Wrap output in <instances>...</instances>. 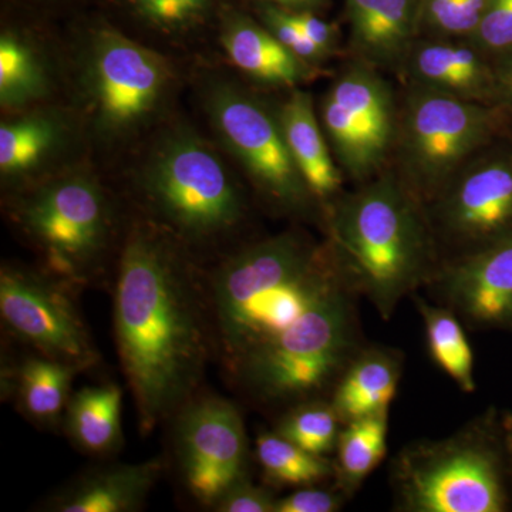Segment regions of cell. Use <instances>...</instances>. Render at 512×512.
<instances>
[{"mask_svg": "<svg viewBox=\"0 0 512 512\" xmlns=\"http://www.w3.org/2000/svg\"><path fill=\"white\" fill-rule=\"evenodd\" d=\"M143 190L165 227L187 241L220 238L244 218V201L227 167L188 131L158 144L144 170Z\"/></svg>", "mask_w": 512, "mask_h": 512, "instance_id": "obj_4", "label": "cell"}, {"mask_svg": "<svg viewBox=\"0 0 512 512\" xmlns=\"http://www.w3.org/2000/svg\"><path fill=\"white\" fill-rule=\"evenodd\" d=\"M79 372L76 367L42 355L23 360L16 367L13 390L20 409L36 423L55 426L63 420Z\"/></svg>", "mask_w": 512, "mask_h": 512, "instance_id": "obj_24", "label": "cell"}, {"mask_svg": "<svg viewBox=\"0 0 512 512\" xmlns=\"http://www.w3.org/2000/svg\"><path fill=\"white\" fill-rule=\"evenodd\" d=\"M73 291V285L50 272L3 266L0 316L10 335L39 355L83 372L99 362V355Z\"/></svg>", "mask_w": 512, "mask_h": 512, "instance_id": "obj_12", "label": "cell"}, {"mask_svg": "<svg viewBox=\"0 0 512 512\" xmlns=\"http://www.w3.org/2000/svg\"><path fill=\"white\" fill-rule=\"evenodd\" d=\"M352 45L373 67H403L421 29L420 0H345Z\"/></svg>", "mask_w": 512, "mask_h": 512, "instance_id": "obj_17", "label": "cell"}, {"mask_svg": "<svg viewBox=\"0 0 512 512\" xmlns=\"http://www.w3.org/2000/svg\"><path fill=\"white\" fill-rule=\"evenodd\" d=\"M207 109L222 144L266 200L306 214L315 197L293 161L276 111L231 84L212 87Z\"/></svg>", "mask_w": 512, "mask_h": 512, "instance_id": "obj_10", "label": "cell"}, {"mask_svg": "<svg viewBox=\"0 0 512 512\" xmlns=\"http://www.w3.org/2000/svg\"><path fill=\"white\" fill-rule=\"evenodd\" d=\"M141 18L161 29H180L204 15L210 0H130Z\"/></svg>", "mask_w": 512, "mask_h": 512, "instance_id": "obj_32", "label": "cell"}, {"mask_svg": "<svg viewBox=\"0 0 512 512\" xmlns=\"http://www.w3.org/2000/svg\"><path fill=\"white\" fill-rule=\"evenodd\" d=\"M278 498L264 487H258L249 478L239 481L222 495L212 507L217 512H274Z\"/></svg>", "mask_w": 512, "mask_h": 512, "instance_id": "obj_34", "label": "cell"}, {"mask_svg": "<svg viewBox=\"0 0 512 512\" xmlns=\"http://www.w3.org/2000/svg\"><path fill=\"white\" fill-rule=\"evenodd\" d=\"M483 53H504L512 49V0H491L480 25L468 37Z\"/></svg>", "mask_w": 512, "mask_h": 512, "instance_id": "obj_33", "label": "cell"}, {"mask_svg": "<svg viewBox=\"0 0 512 512\" xmlns=\"http://www.w3.org/2000/svg\"><path fill=\"white\" fill-rule=\"evenodd\" d=\"M221 43L234 66L258 82L293 87L306 82L315 70L286 49L264 25L239 13L225 19Z\"/></svg>", "mask_w": 512, "mask_h": 512, "instance_id": "obj_20", "label": "cell"}, {"mask_svg": "<svg viewBox=\"0 0 512 512\" xmlns=\"http://www.w3.org/2000/svg\"><path fill=\"white\" fill-rule=\"evenodd\" d=\"M389 413L376 414L365 419L350 421L340 431L338 464L335 466L339 490L343 494L355 493L365 478L386 456Z\"/></svg>", "mask_w": 512, "mask_h": 512, "instance_id": "obj_27", "label": "cell"}, {"mask_svg": "<svg viewBox=\"0 0 512 512\" xmlns=\"http://www.w3.org/2000/svg\"><path fill=\"white\" fill-rule=\"evenodd\" d=\"M340 424L332 403L309 399L289 410L274 431L309 453L326 456L338 444Z\"/></svg>", "mask_w": 512, "mask_h": 512, "instance_id": "obj_29", "label": "cell"}, {"mask_svg": "<svg viewBox=\"0 0 512 512\" xmlns=\"http://www.w3.org/2000/svg\"><path fill=\"white\" fill-rule=\"evenodd\" d=\"M431 359L464 393L476 392L474 355L456 312L417 299Z\"/></svg>", "mask_w": 512, "mask_h": 512, "instance_id": "obj_25", "label": "cell"}, {"mask_svg": "<svg viewBox=\"0 0 512 512\" xmlns=\"http://www.w3.org/2000/svg\"><path fill=\"white\" fill-rule=\"evenodd\" d=\"M343 497L345 494L342 491L302 488L278 498L274 512H335L342 508Z\"/></svg>", "mask_w": 512, "mask_h": 512, "instance_id": "obj_35", "label": "cell"}, {"mask_svg": "<svg viewBox=\"0 0 512 512\" xmlns=\"http://www.w3.org/2000/svg\"><path fill=\"white\" fill-rule=\"evenodd\" d=\"M450 309L478 325L512 322V234L464 254L436 276Z\"/></svg>", "mask_w": 512, "mask_h": 512, "instance_id": "obj_15", "label": "cell"}, {"mask_svg": "<svg viewBox=\"0 0 512 512\" xmlns=\"http://www.w3.org/2000/svg\"><path fill=\"white\" fill-rule=\"evenodd\" d=\"M276 114L293 161L313 197L320 201L335 197L342 187V174L333 160L312 97L302 90H293Z\"/></svg>", "mask_w": 512, "mask_h": 512, "instance_id": "obj_19", "label": "cell"}, {"mask_svg": "<svg viewBox=\"0 0 512 512\" xmlns=\"http://www.w3.org/2000/svg\"><path fill=\"white\" fill-rule=\"evenodd\" d=\"M171 70L163 56L113 29L90 39L84 93L94 128L120 138L144 126L167 96Z\"/></svg>", "mask_w": 512, "mask_h": 512, "instance_id": "obj_9", "label": "cell"}, {"mask_svg": "<svg viewBox=\"0 0 512 512\" xmlns=\"http://www.w3.org/2000/svg\"><path fill=\"white\" fill-rule=\"evenodd\" d=\"M402 369V357L393 350L367 349L355 353L340 373L330 400L342 424L389 413Z\"/></svg>", "mask_w": 512, "mask_h": 512, "instance_id": "obj_21", "label": "cell"}, {"mask_svg": "<svg viewBox=\"0 0 512 512\" xmlns=\"http://www.w3.org/2000/svg\"><path fill=\"white\" fill-rule=\"evenodd\" d=\"M504 53L503 62L493 72L494 92L503 94L505 99L512 101V49Z\"/></svg>", "mask_w": 512, "mask_h": 512, "instance_id": "obj_37", "label": "cell"}, {"mask_svg": "<svg viewBox=\"0 0 512 512\" xmlns=\"http://www.w3.org/2000/svg\"><path fill=\"white\" fill-rule=\"evenodd\" d=\"M431 204L434 227L457 247L477 249L507 237L504 232L512 224V160L474 156Z\"/></svg>", "mask_w": 512, "mask_h": 512, "instance_id": "obj_14", "label": "cell"}, {"mask_svg": "<svg viewBox=\"0 0 512 512\" xmlns=\"http://www.w3.org/2000/svg\"><path fill=\"white\" fill-rule=\"evenodd\" d=\"M256 458L265 476L278 485H311L336 473L328 458L303 450L275 431L258 437Z\"/></svg>", "mask_w": 512, "mask_h": 512, "instance_id": "obj_28", "label": "cell"}, {"mask_svg": "<svg viewBox=\"0 0 512 512\" xmlns=\"http://www.w3.org/2000/svg\"><path fill=\"white\" fill-rule=\"evenodd\" d=\"M261 2L288 10H313L325 5L328 0H261Z\"/></svg>", "mask_w": 512, "mask_h": 512, "instance_id": "obj_38", "label": "cell"}, {"mask_svg": "<svg viewBox=\"0 0 512 512\" xmlns=\"http://www.w3.org/2000/svg\"><path fill=\"white\" fill-rule=\"evenodd\" d=\"M320 123L340 167L366 181L382 173L393 151L399 111L389 84L373 66L360 62L329 87Z\"/></svg>", "mask_w": 512, "mask_h": 512, "instance_id": "obj_11", "label": "cell"}, {"mask_svg": "<svg viewBox=\"0 0 512 512\" xmlns=\"http://www.w3.org/2000/svg\"><path fill=\"white\" fill-rule=\"evenodd\" d=\"M180 476L204 507L248 478V439L237 407L221 397H197L174 416Z\"/></svg>", "mask_w": 512, "mask_h": 512, "instance_id": "obj_13", "label": "cell"}, {"mask_svg": "<svg viewBox=\"0 0 512 512\" xmlns=\"http://www.w3.org/2000/svg\"><path fill=\"white\" fill-rule=\"evenodd\" d=\"M421 29L431 37L468 39L480 25L491 0H420Z\"/></svg>", "mask_w": 512, "mask_h": 512, "instance_id": "obj_30", "label": "cell"}, {"mask_svg": "<svg viewBox=\"0 0 512 512\" xmlns=\"http://www.w3.org/2000/svg\"><path fill=\"white\" fill-rule=\"evenodd\" d=\"M291 15L296 25L301 28L313 45L319 47L323 55L329 57L335 52L338 35H336L333 25L313 15L311 10H291Z\"/></svg>", "mask_w": 512, "mask_h": 512, "instance_id": "obj_36", "label": "cell"}, {"mask_svg": "<svg viewBox=\"0 0 512 512\" xmlns=\"http://www.w3.org/2000/svg\"><path fill=\"white\" fill-rule=\"evenodd\" d=\"M163 473L160 460L96 468L67 485L47 504L56 512L140 510Z\"/></svg>", "mask_w": 512, "mask_h": 512, "instance_id": "obj_18", "label": "cell"}, {"mask_svg": "<svg viewBox=\"0 0 512 512\" xmlns=\"http://www.w3.org/2000/svg\"><path fill=\"white\" fill-rule=\"evenodd\" d=\"M355 291L330 244L296 232L256 242L225 259L208 281L214 342L229 372L288 338L325 303Z\"/></svg>", "mask_w": 512, "mask_h": 512, "instance_id": "obj_2", "label": "cell"}, {"mask_svg": "<svg viewBox=\"0 0 512 512\" xmlns=\"http://www.w3.org/2000/svg\"><path fill=\"white\" fill-rule=\"evenodd\" d=\"M353 292L326 305L296 335L266 346L231 373L265 403L305 402L338 379L355 356Z\"/></svg>", "mask_w": 512, "mask_h": 512, "instance_id": "obj_6", "label": "cell"}, {"mask_svg": "<svg viewBox=\"0 0 512 512\" xmlns=\"http://www.w3.org/2000/svg\"><path fill=\"white\" fill-rule=\"evenodd\" d=\"M67 127L62 117L29 113L0 126V173L6 181L35 174L62 146Z\"/></svg>", "mask_w": 512, "mask_h": 512, "instance_id": "obj_23", "label": "cell"}, {"mask_svg": "<svg viewBox=\"0 0 512 512\" xmlns=\"http://www.w3.org/2000/svg\"><path fill=\"white\" fill-rule=\"evenodd\" d=\"M49 77L36 47L16 33L0 37V104L6 110L25 109L43 99Z\"/></svg>", "mask_w": 512, "mask_h": 512, "instance_id": "obj_26", "label": "cell"}, {"mask_svg": "<svg viewBox=\"0 0 512 512\" xmlns=\"http://www.w3.org/2000/svg\"><path fill=\"white\" fill-rule=\"evenodd\" d=\"M16 220L43 255L47 272L77 286L96 272L110 232V211L97 181L69 174L37 187Z\"/></svg>", "mask_w": 512, "mask_h": 512, "instance_id": "obj_8", "label": "cell"}, {"mask_svg": "<svg viewBox=\"0 0 512 512\" xmlns=\"http://www.w3.org/2000/svg\"><path fill=\"white\" fill-rule=\"evenodd\" d=\"M330 247L355 291L383 319L431 276L433 241L420 201L399 175L380 173L332 205Z\"/></svg>", "mask_w": 512, "mask_h": 512, "instance_id": "obj_3", "label": "cell"}, {"mask_svg": "<svg viewBox=\"0 0 512 512\" xmlns=\"http://www.w3.org/2000/svg\"><path fill=\"white\" fill-rule=\"evenodd\" d=\"M402 69L410 86L458 99L480 101L494 92V76L484 53L466 39L416 40Z\"/></svg>", "mask_w": 512, "mask_h": 512, "instance_id": "obj_16", "label": "cell"}, {"mask_svg": "<svg viewBox=\"0 0 512 512\" xmlns=\"http://www.w3.org/2000/svg\"><path fill=\"white\" fill-rule=\"evenodd\" d=\"M491 130L493 114L480 101L410 86L394 144L399 177L417 200L433 201L487 144Z\"/></svg>", "mask_w": 512, "mask_h": 512, "instance_id": "obj_5", "label": "cell"}, {"mask_svg": "<svg viewBox=\"0 0 512 512\" xmlns=\"http://www.w3.org/2000/svg\"><path fill=\"white\" fill-rule=\"evenodd\" d=\"M262 25L272 33L293 55L299 57L302 62L311 64L312 67L325 62L328 57L320 52L318 46L313 45L305 36L301 28L296 25L291 15V10L279 8V6L266 5L261 10Z\"/></svg>", "mask_w": 512, "mask_h": 512, "instance_id": "obj_31", "label": "cell"}, {"mask_svg": "<svg viewBox=\"0 0 512 512\" xmlns=\"http://www.w3.org/2000/svg\"><path fill=\"white\" fill-rule=\"evenodd\" d=\"M114 329L138 426L150 433L194 399L215 346L207 291L170 234L136 227L128 235Z\"/></svg>", "mask_w": 512, "mask_h": 512, "instance_id": "obj_1", "label": "cell"}, {"mask_svg": "<svg viewBox=\"0 0 512 512\" xmlns=\"http://www.w3.org/2000/svg\"><path fill=\"white\" fill-rule=\"evenodd\" d=\"M505 427V443H507V450L512 458V417H507L504 423Z\"/></svg>", "mask_w": 512, "mask_h": 512, "instance_id": "obj_39", "label": "cell"}, {"mask_svg": "<svg viewBox=\"0 0 512 512\" xmlns=\"http://www.w3.org/2000/svg\"><path fill=\"white\" fill-rule=\"evenodd\" d=\"M393 477L403 511L501 512L505 507L497 457L474 430L404 448Z\"/></svg>", "mask_w": 512, "mask_h": 512, "instance_id": "obj_7", "label": "cell"}, {"mask_svg": "<svg viewBox=\"0 0 512 512\" xmlns=\"http://www.w3.org/2000/svg\"><path fill=\"white\" fill-rule=\"evenodd\" d=\"M123 392L117 384L83 387L72 394L63 423L74 446L84 453L104 456L120 447Z\"/></svg>", "mask_w": 512, "mask_h": 512, "instance_id": "obj_22", "label": "cell"}]
</instances>
